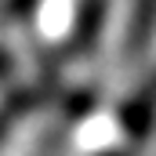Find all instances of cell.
Masks as SVG:
<instances>
[{"mask_svg":"<svg viewBox=\"0 0 156 156\" xmlns=\"http://www.w3.org/2000/svg\"><path fill=\"white\" fill-rule=\"evenodd\" d=\"M120 123H123V131H127L131 142H145V138L153 134V127H156V69L145 76V83L123 102Z\"/></svg>","mask_w":156,"mask_h":156,"instance_id":"cell-1","label":"cell"},{"mask_svg":"<svg viewBox=\"0 0 156 156\" xmlns=\"http://www.w3.org/2000/svg\"><path fill=\"white\" fill-rule=\"evenodd\" d=\"M156 37V0H131V26H127V55H145Z\"/></svg>","mask_w":156,"mask_h":156,"instance_id":"cell-2","label":"cell"},{"mask_svg":"<svg viewBox=\"0 0 156 156\" xmlns=\"http://www.w3.org/2000/svg\"><path fill=\"white\" fill-rule=\"evenodd\" d=\"M102 22H105V0H80L76 26H73V37H69V51H87L102 33Z\"/></svg>","mask_w":156,"mask_h":156,"instance_id":"cell-3","label":"cell"},{"mask_svg":"<svg viewBox=\"0 0 156 156\" xmlns=\"http://www.w3.org/2000/svg\"><path fill=\"white\" fill-rule=\"evenodd\" d=\"M40 98H44V91H18V94H11L7 105L0 109V138L7 134V127H11L15 120H22L33 105H40Z\"/></svg>","mask_w":156,"mask_h":156,"instance_id":"cell-4","label":"cell"},{"mask_svg":"<svg viewBox=\"0 0 156 156\" xmlns=\"http://www.w3.org/2000/svg\"><path fill=\"white\" fill-rule=\"evenodd\" d=\"M37 4H40V0H7V15L18 18V22H29L33 11H37Z\"/></svg>","mask_w":156,"mask_h":156,"instance_id":"cell-5","label":"cell"},{"mask_svg":"<svg viewBox=\"0 0 156 156\" xmlns=\"http://www.w3.org/2000/svg\"><path fill=\"white\" fill-rule=\"evenodd\" d=\"M91 98H94L91 91H80V94H73V98H69V105H66V113H69V116H83V113L91 109Z\"/></svg>","mask_w":156,"mask_h":156,"instance_id":"cell-6","label":"cell"},{"mask_svg":"<svg viewBox=\"0 0 156 156\" xmlns=\"http://www.w3.org/2000/svg\"><path fill=\"white\" fill-rule=\"evenodd\" d=\"M7 73H11V58H7V55H4V51H0V80L7 76Z\"/></svg>","mask_w":156,"mask_h":156,"instance_id":"cell-7","label":"cell"},{"mask_svg":"<svg viewBox=\"0 0 156 156\" xmlns=\"http://www.w3.org/2000/svg\"><path fill=\"white\" fill-rule=\"evenodd\" d=\"M105 156H127V153H105Z\"/></svg>","mask_w":156,"mask_h":156,"instance_id":"cell-8","label":"cell"}]
</instances>
